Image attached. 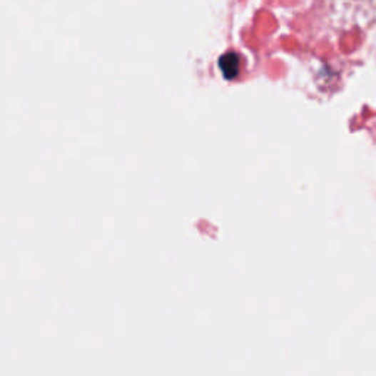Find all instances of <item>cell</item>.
<instances>
[{"mask_svg": "<svg viewBox=\"0 0 376 376\" xmlns=\"http://www.w3.org/2000/svg\"><path fill=\"white\" fill-rule=\"evenodd\" d=\"M219 66L223 72V75L227 78H234L235 75L238 73V68H240V58L233 54V52H228L225 54L220 59H219Z\"/></svg>", "mask_w": 376, "mask_h": 376, "instance_id": "1", "label": "cell"}]
</instances>
